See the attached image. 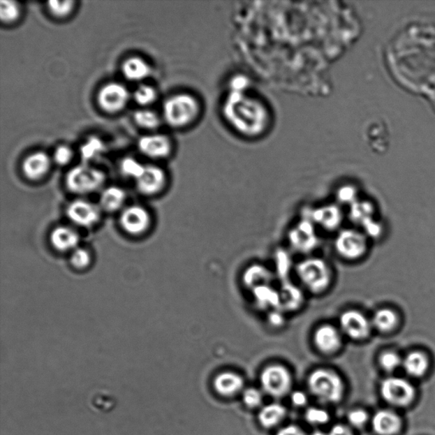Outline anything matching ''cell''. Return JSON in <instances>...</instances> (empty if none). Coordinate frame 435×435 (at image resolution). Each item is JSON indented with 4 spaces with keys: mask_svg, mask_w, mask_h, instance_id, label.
I'll list each match as a JSON object with an SVG mask.
<instances>
[{
    "mask_svg": "<svg viewBox=\"0 0 435 435\" xmlns=\"http://www.w3.org/2000/svg\"><path fill=\"white\" fill-rule=\"evenodd\" d=\"M223 115L230 128L239 135L256 138L265 134L270 124V112L260 98L244 91H230L223 105Z\"/></svg>",
    "mask_w": 435,
    "mask_h": 435,
    "instance_id": "1",
    "label": "cell"
},
{
    "mask_svg": "<svg viewBox=\"0 0 435 435\" xmlns=\"http://www.w3.org/2000/svg\"><path fill=\"white\" fill-rule=\"evenodd\" d=\"M288 314L282 311L281 308L273 309V311L267 313V321L270 327L274 328H281L286 323V317Z\"/></svg>",
    "mask_w": 435,
    "mask_h": 435,
    "instance_id": "42",
    "label": "cell"
},
{
    "mask_svg": "<svg viewBox=\"0 0 435 435\" xmlns=\"http://www.w3.org/2000/svg\"><path fill=\"white\" fill-rule=\"evenodd\" d=\"M125 200V192L121 188L112 186L105 190L101 195V205L105 209L115 211L119 209Z\"/></svg>",
    "mask_w": 435,
    "mask_h": 435,
    "instance_id": "30",
    "label": "cell"
},
{
    "mask_svg": "<svg viewBox=\"0 0 435 435\" xmlns=\"http://www.w3.org/2000/svg\"><path fill=\"white\" fill-rule=\"evenodd\" d=\"M380 392L384 401L395 407L408 406L416 397L413 384L406 379L398 377L384 379Z\"/></svg>",
    "mask_w": 435,
    "mask_h": 435,
    "instance_id": "8",
    "label": "cell"
},
{
    "mask_svg": "<svg viewBox=\"0 0 435 435\" xmlns=\"http://www.w3.org/2000/svg\"><path fill=\"white\" fill-rule=\"evenodd\" d=\"M277 435H307V434L300 427L288 425L278 431Z\"/></svg>",
    "mask_w": 435,
    "mask_h": 435,
    "instance_id": "46",
    "label": "cell"
},
{
    "mask_svg": "<svg viewBox=\"0 0 435 435\" xmlns=\"http://www.w3.org/2000/svg\"><path fill=\"white\" fill-rule=\"evenodd\" d=\"M318 228L307 216H302L291 226L287 234L289 248L304 257L311 256L320 246Z\"/></svg>",
    "mask_w": 435,
    "mask_h": 435,
    "instance_id": "5",
    "label": "cell"
},
{
    "mask_svg": "<svg viewBox=\"0 0 435 435\" xmlns=\"http://www.w3.org/2000/svg\"><path fill=\"white\" fill-rule=\"evenodd\" d=\"M399 323L397 313L390 309H381L374 314L371 319L372 327L380 332L387 333L395 330Z\"/></svg>",
    "mask_w": 435,
    "mask_h": 435,
    "instance_id": "27",
    "label": "cell"
},
{
    "mask_svg": "<svg viewBox=\"0 0 435 435\" xmlns=\"http://www.w3.org/2000/svg\"><path fill=\"white\" fill-rule=\"evenodd\" d=\"M295 272L301 288L312 295H324L334 281L331 265L320 257L311 256L302 258L295 265Z\"/></svg>",
    "mask_w": 435,
    "mask_h": 435,
    "instance_id": "2",
    "label": "cell"
},
{
    "mask_svg": "<svg viewBox=\"0 0 435 435\" xmlns=\"http://www.w3.org/2000/svg\"><path fill=\"white\" fill-rule=\"evenodd\" d=\"M280 296V308L286 313H296L304 307L307 300V292L301 286L288 281H281L278 288Z\"/></svg>",
    "mask_w": 435,
    "mask_h": 435,
    "instance_id": "14",
    "label": "cell"
},
{
    "mask_svg": "<svg viewBox=\"0 0 435 435\" xmlns=\"http://www.w3.org/2000/svg\"><path fill=\"white\" fill-rule=\"evenodd\" d=\"M244 378L233 371L221 372L214 380V390L222 397H234L244 389Z\"/></svg>",
    "mask_w": 435,
    "mask_h": 435,
    "instance_id": "21",
    "label": "cell"
},
{
    "mask_svg": "<svg viewBox=\"0 0 435 435\" xmlns=\"http://www.w3.org/2000/svg\"><path fill=\"white\" fill-rule=\"evenodd\" d=\"M316 225L318 230L327 233L340 230L344 221V212L338 203H327L309 209L304 214Z\"/></svg>",
    "mask_w": 435,
    "mask_h": 435,
    "instance_id": "11",
    "label": "cell"
},
{
    "mask_svg": "<svg viewBox=\"0 0 435 435\" xmlns=\"http://www.w3.org/2000/svg\"><path fill=\"white\" fill-rule=\"evenodd\" d=\"M286 413H287V410L281 404H269L262 407L258 413V421L264 428H273L283 420Z\"/></svg>",
    "mask_w": 435,
    "mask_h": 435,
    "instance_id": "26",
    "label": "cell"
},
{
    "mask_svg": "<svg viewBox=\"0 0 435 435\" xmlns=\"http://www.w3.org/2000/svg\"><path fill=\"white\" fill-rule=\"evenodd\" d=\"M90 256L87 251L78 249L73 251L71 262L77 268H84L89 264Z\"/></svg>",
    "mask_w": 435,
    "mask_h": 435,
    "instance_id": "44",
    "label": "cell"
},
{
    "mask_svg": "<svg viewBox=\"0 0 435 435\" xmlns=\"http://www.w3.org/2000/svg\"><path fill=\"white\" fill-rule=\"evenodd\" d=\"M371 426L378 435H397L401 430L402 421L395 411L381 410L372 417Z\"/></svg>",
    "mask_w": 435,
    "mask_h": 435,
    "instance_id": "18",
    "label": "cell"
},
{
    "mask_svg": "<svg viewBox=\"0 0 435 435\" xmlns=\"http://www.w3.org/2000/svg\"><path fill=\"white\" fill-rule=\"evenodd\" d=\"M308 387L314 397L326 404L339 403L344 394L342 378L327 368L314 370L309 376Z\"/></svg>",
    "mask_w": 435,
    "mask_h": 435,
    "instance_id": "4",
    "label": "cell"
},
{
    "mask_svg": "<svg viewBox=\"0 0 435 435\" xmlns=\"http://www.w3.org/2000/svg\"><path fill=\"white\" fill-rule=\"evenodd\" d=\"M336 199L339 206L350 207L360 199L358 189L354 186H343L337 191Z\"/></svg>",
    "mask_w": 435,
    "mask_h": 435,
    "instance_id": "32",
    "label": "cell"
},
{
    "mask_svg": "<svg viewBox=\"0 0 435 435\" xmlns=\"http://www.w3.org/2000/svg\"><path fill=\"white\" fill-rule=\"evenodd\" d=\"M165 183V175L156 166H146L143 174L137 179V186L145 194H154L162 189Z\"/></svg>",
    "mask_w": 435,
    "mask_h": 435,
    "instance_id": "22",
    "label": "cell"
},
{
    "mask_svg": "<svg viewBox=\"0 0 435 435\" xmlns=\"http://www.w3.org/2000/svg\"><path fill=\"white\" fill-rule=\"evenodd\" d=\"M250 293L253 307L258 311L267 314L280 308L279 290L273 285L263 286Z\"/></svg>",
    "mask_w": 435,
    "mask_h": 435,
    "instance_id": "17",
    "label": "cell"
},
{
    "mask_svg": "<svg viewBox=\"0 0 435 435\" xmlns=\"http://www.w3.org/2000/svg\"><path fill=\"white\" fill-rule=\"evenodd\" d=\"M344 338V336L338 326L324 323L315 329L312 341L314 346L320 354L332 355L337 354L342 348Z\"/></svg>",
    "mask_w": 435,
    "mask_h": 435,
    "instance_id": "12",
    "label": "cell"
},
{
    "mask_svg": "<svg viewBox=\"0 0 435 435\" xmlns=\"http://www.w3.org/2000/svg\"><path fill=\"white\" fill-rule=\"evenodd\" d=\"M123 73L125 78L131 81H140L150 74V66L139 57H131L124 61Z\"/></svg>",
    "mask_w": 435,
    "mask_h": 435,
    "instance_id": "29",
    "label": "cell"
},
{
    "mask_svg": "<svg viewBox=\"0 0 435 435\" xmlns=\"http://www.w3.org/2000/svg\"><path fill=\"white\" fill-rule=\"evenodd\" d=\"M20 9L17 3L13 1L2 0L0 2V17L2 22H11L19 17Z\"/></svg>",
    "mask_w": 435,
    "mask_h": 435,
    "instance_id": "35",
    "label": "cell"
},
{
    "mask_svg": "<svg viewBox=\"0 0 435 435\" xmlns=\"http://www.w3.org/2000/svg\"><path fill=\"white\" fill-rule=\"evenodd\" d=\"M66 180L71 191L85 194L97 190L103 185L105 175L97 168L81 165L71 170Z\"/></svg>",
    "mask_w": 435,
    "mask_h": 435,
    "instance_id": "9",
    "label": "cell"
},
{
    "mask_svg": "<svg viewBox=\"0 0 435 435\" xmlns=\"http://www.w3.org/2000/svg\"><path fill=\"white\" fill-rule=\"evenodd\" d=\"M135 123L145 128H155L160 124L158 115L149 110H139L134 115Z\"/></svg>",
    "mask_w": 435,
    "mask_h": 435,
    "instance_id": "34",
    "label": "cell"
},
{
    "mask_svg": "<svg viewBox=\"0 0 435 435\" xmlns=\"http://www.w3.org/2000/svg\"><path fill=\"white\" fill-rule=\"evenodd\" d=\"M311 435H327V434H324L323 432H320V431H317V432H315Z\"/></svg>",
    "mask_w": 435,
    "mask_h": 435,
    "instance_id": "49",
    "label": "cell"
},
{
    "mask_svg": "<svg viewBox=\"0 0 435 435\" xmlns=\"http://www.w3.org/2000/svg\"><path fill=\"white\" fill-rule=\"evenodd\" d=\"M333 248L342 260L355 261L362 258L367 250V237L362 230H340L333 242Z\"/></svg>",
    "mask_w": 435,
    "mask_h": 435,
    "instance_id": "6",
    "label": "cell"
},
{
    "mask_svg": "<svg viewBox=\"0 0 435 435\" xmlns=\"http://www.w3.org/2000/svg\"><path fill=\"white\" fill-rule=\"evenodd\" d=\"M105 150V146L99 138L91 137L81 147L82 158L84 160H92L99 156Z\"/></svg>",
    "mask_w": 435,
    "mask_h": 435,
    "instance_id": "31",
    "label": "cell"
},
{
    "mask_svg": "<svg viewBox=\"0 0 435 435\" xmlns=\"http://www.w3.org/2000/svg\"><path fill=\"white\" fill-rule=\"evenodd\" d=\"M402 362L403 358L395 351L384 352L379 357L380 366L387 372L397 370L399 367H402Z\"/></svg>",
    "mask_w": 435,
    "mask_h": 435,
    "instance_id": "33",
    "label": "cell"
},
{
    "mask_svg": "<svg viewBox=\"0 0 435 435\" xmlns=\"http://www.w3.org/2000/svg\"><path fill=\"white\" fill-rule=\"evenodd\" d=\"M72 150L66 146L58 147L54 154V161L60 165H64V164L69 163L70 160L72 159Z\"/></svg>",
    "mask_w": 435,
    "mask_h": 435,
    "instance_id": "45",
    "label": "cell"
},
{
    "mask_svg": "<svg viewBox=\"0 0 435 435\" xmlns=\"http://www.w3.org/2000/svg\"><path fill=\"white\" fill-rule=\"evenodd\" d=\"M402 367L410 377L421 378L429 370L428 356L420 351L411 352L403 358Z\"/></svg>",
    "mask_w": 435,
    "mask_h": 435,
    "instance_id": "24",
    "label": "cell"
},
{
    "mask_svg": "<svg viewBox=\"0 0 435 435\" xmlns=\"http://www.w3.org/2000/svg\"><path fill=\"white\" fill-rule=\"evenodd\" d=\"M305 419L312 425H323L328 422L330 416L326 410L311 407L305 413Z\"/></svg>",
    "mask_w": 435,
    "mask_h": 435,
    "instance_id": "38",
    "label": "cell"
},
{
    "mask_svg": "<svg viewBox=\"0 0 435 435\" xmlns=\"http://www.w3.org/2000/svg\"><path fill=\"white\" fill-rule=\"evenodd\" d=\"M362 231L366 235V237L376 238L378 237L383 233V226L380 223L376 221L375 218H372L360 226Z\"/></svg>",
    "mask_w": 435,
    "mask_h": 435,
    "instance_id": "43",
    "label": "cell"
},
{
    "mask_svg": "<svg viewBox=\"0 0 435 435\" xmlns=\"http://www.w3.org/2000/svg\"><path fill=\"white\" fill-rule=\"evenodd\" d=\"M374 206L366 200L359 199L348 207V216L355 225L362 226L371 219L374 218Z\"/></svg>",
    "mask_w": 435,
    "mask_h": 435,
    "instance_id": "28",
    "label": "cell"
},
{
    "mask_svg": "<svg viewBox=\"0 0 435 435\" xmlns=\"http://www.w3.org/2000/svg\"><path fill=\"white\" fill-rule=\"evenodd\" d=\"M50 167V156L38 152L27 156L22 164V170L27 178L38 179L43 177Z\"/></svg>",
    "mask_w": 435,
    "mask_h": 435,
    "instance_id": "23",
    "label": "cell"
},
{
    "mask_svg": "<svg viewBox=\"0 0 435 435\" xmlns=\"http://www.w3.org/2000/svg\"><path fill=\"white\" fill-rule=\"evenodd\" d=\"M140 151L152 158H165L171 151V143L165 135H154L141 137L138 142Z\"/></svg>",
    "mask_w": 435,
    "mask_h": 435,
    "instance_id": "19",
    "label": "cell"
},
{
    "mask_svg": "<svg viewBox=\"0 0 435 435\" xmlns=\"http://www.w3.org/2000/svg\"><path fill=\"white\" fill-rule=\"evenodd\" d=\"M145 167L142 164L132 158H127L123 160L122 163H121V170H122L123 173L125 175L128 176V177L139 179L141 175L143 174L145 170Z\"/></svg>",
    "mask_w": 435,
    "mask_h": 435,
    "instance_id": "36",
    "label": "cell"
},
{
    "mask_svg": "<svg viewBox=\"0 0 435 435\" xmlns=\"http://www.w3.org/2000/svg\"><path fill=\"white\" fill-rule=\"evenodd\" d=\"M52 244L58 250L66 251L75 249L80 237L75 230L69 227L60 226L52 231L50 236Z\"/></svg>",
    "mask_w": 435,
    "mask_h": 435,
    "instance_id": "25",
    "label": "cell"
},
{
    "mask_svg": "<svg viewBox=\"0 0 435 435\" xmlns=\"http://www.w3.org/2000/svg\"><path fill=\"white\" fill-rule=\"evenodd\" d=\"M121 223L128 233L140 234L147 229L150 217L142 207L131 206L124 210L121 217Z\"/></svg>",
    "mask_w": 435,
    "mask_h": 435,
    "instance_id": "20",
    "label": "cell"
},
{
    "mask_svg": "<svg viewBox=\"0 0 435 435\" xmlns=\"http://www.w3.org/2000/svg\"><path fill=\"white\" fill-rule=\"evenodd\" d=\"M338 327L343 335L354 341H363L370 336L371 320L356 309H348L341 314Z\"/></svg>",
    "mask_w": 435,
    "mask_h": 435,
    "instance_id": "10",
    "label": "cell"
},
{
    "mask_svg": "<svg viewBox=\"0 0 435 435\" xmlns=\"http://www.w3.org/2000/svg\"><path fill=\"white\" fill-rule=\"evenodd\" d=\"M276 273L272 268L262 264H253L244 270L242 283L249 292L263 286L273 285Z\"/></svg>",
    "mask_w": 435,
    "mask_h": 435,
    "instance_id": "15",
    "label": "cell"
},
{
    "mask_svg": "<svg viewBox=\"0 0 435 435\" xmlns=\"http://www.w3.org/2000/svg\"><path fill=\"white\" fill-rule=\"evenodd\" d=\"M49 9L50 13L57 17H64L73 10V1H50Z\"/></svg>",
    "mask_w": 435,
    "mask_h": 435,
    "instance_id": "40",
    "label": "cell"
},
{
    "mask_svg": "<svg viewBox=\"0 0 435 435\" xmlns=\"http://www.w3.org/2000/svg\"><path fill=\"white\" fill-rule=\"evenodd\" d=\"M129 94L124 85L110 83L101 88L98 94V103L101 108L109 112H115L126 105Z\"/></svg>",
    "mask_w": 435,
    "mask_h": 435,
    "instance_id": "13",
    "label": "cell"
},
{
    "mask_svg": "<svg viewBox=\"0 0 435 435\" xmlns=\"http://www.w3.org/2000/svg\"><path fill=\"white\" fill-rule=\"evenodd\" d=\"M348 421L355 428H362L368 421V414L362 409H355L348 414Z\"/></svg>",
    "mask_w": 435,
    "mask_h": 435,
    "instance_id": "41",
    "label": "cell"
},
{
    "mask_svg": "<svg viewBox=\"0 0 435 435\" xmlns=\"http://www.w3.org/2000/svg\"><path fill=\"white\" fill-rule=\"evenodd\" d=\"M68 217L75 224L89 226L95 224L100 218L99 207L93 203L77 200L71 203L68 209Z\"/></svg>",
    "mask_w": 435,
    "mask_h": 435,
    "instance_id": "16",
    "label": "cell"
},
{
    "mask_svg": "<svg viewBox=\"0 0 435 435\" xmlns=\"http://www.w3.org/2000/svg\"><path fill=\"white\" fill-rule=\"evenodd\" d=\"M201 109L197 97L187 93L178 94L164 103V119L172 127H186L198 119Z\"/></svg>",
    "mask_w": 435,
    "mask_h": 435,
    "instance_id": "3",
    "label": "cell"
},
{
    "mask_svg": "<svg viewBox=\"0 0 435 435\" xmlns=\"http://www.w3.org/2000/svg\"><path fill=\"white\" fill-rule=\"evenodd\" d=\"M327 435H354L348 427L343 425H336L332 427Z\"/></svg>",
    "mask_w": 435,
    "mask_h": 435,
    "instance_id": "48",
    "label": "cell"
},
{
    "mask_svg": "<svg viewBox=\"0 0 435 435\" xmlns=\"http://www.w3.org/2000/svg\"><path fill=\"white\" fill-rule=\"evenodd\" d=\"M156 97V90L149 85H140L134 95L136 103L141 105H147L154 103Z\"/></svg>",
    "mask_w": 435,
    "mask_h": 435,
    "instance_id": "37",
    "label": "cell"
},
{
    "mask_svg": "<svg viewBox=\"0 0 435 435\" xmlns=\"http://www.w3.org/2000/svg\"><path fill=\"white\" fill-rule=\"evenodd\" d=\"M242 401L249 408H257L260 406L263 402V395L261 392L256 388H249L242 394Z\"/></svg>",
    "mask_w": 435,
    "mask_h": 435,
    "instance_id": "39",
    "label": "cell"
},
{
    "mask_svg": "<svg viewBox=\"0 0 435 435\" xmlns=\"http://www.w3.org/2000/svg\"><path fill=\"white\" fill-rule=\"evenodd\" d=\"M260 383L263 390L270 397L281 398L291 390V372L284 366L273 364L262 371Z\"/></svg>",
    "mask_w": 435,
    "mask_h": 435,
    "instance_id": "7",
    "label": "cell"
},
{
    "mask_svg": "<svg viewBox=\"0 0 435 435\" xmlns=\"http://www.w3.org/2000/svg\"><path fill=\"white\" fill-rule=\"evenodd\" d=\"M291 399L293 405L299 407L307 405L308 402L307 395L302 391L293 392Z\"/></svg>",
    "mask_w": 435,
    "mask_h": 435,
    "instance_id": "47",
    "label": "cell"
}]
</instances>
